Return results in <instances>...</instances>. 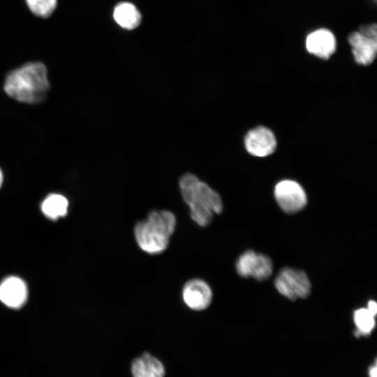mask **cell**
<instances>
[{
	"instance_id": "1",
	"label": "cell",
	"mask_w": 377,
	"mask_h": 377,
	"mask_svg": "<svg viewBox=\"0 0 377 377\" xmlns=\"http://www.w3.org/2000/svg\"><path fill=\"white\" fill-rule=\"evenodd\" d=\"M179 187L184 202L189 208L191 219L199 226H209L214 214L223 208L219 194L192 173H185L179 179Z\"/></svg>"
},
{
	"instance_id": "2",
	"label": "cell",
	"mask_w": 377,
	"mask_h": 377,
	"mask_svg": "<svg viewBox=\"0 0 377 377\" xmlns=\"http://www.w3.org/2000/svg\"><path fill=\"white\" fill-rule=\"evenodd\" d=\"M3 88L9 96L18 101L41 102L50 89L47 68L42 62H27L7 74Z\"/></svg>"
},
{
	"instance_id": "3",
	"label": "cell",
	"mask_w": 377,
	"mask_h": 377,
	"mask_svg": "<svg viewBox=\"0 0 377 377\" xmlns=\"http://www.w3.org/2000/svg\"><path fill=\"white\" fill-rule=\"evenodd\" d=\"M177 225L175 215L168 210L154 209L136 223L133 232L139 248L149 255L164 252Z\"/></svg>"
},
{
	"instance_id": "4",
	"label": "cell",
	"mask_w": 377,
	"mask_h": 377,
	"mask_svg": "<svg viewBox=\"0 0 377 377\" xmlns=\"http://www.w3.org/2000/svg\"><path fill=\"white\" fill-rule=\"evenodd\" d=\"M274 286L281 295L291 300L304 299L311 293V283L305 272L289 267L279 272Z\"/></svg>"
},
{
	"instance_id": "5",
	"label": "cell",
	"mask_w": 377,
	"mask_h": 377,
	"mask_svg": "<svg viewBox=\"0 0 377 377\" xmlns=\"http://www.w3.org/2000/svg\"><path fill=\"white\" fill-rule=\"evenodd\" d=\"M274 195L280 208L288 214L301 211L307 203L305 191L293 180L286 179L277 183Z\"/></svg>"
},
{
	"instance_id": "6",
	"label": "cell",
	"mask_w": 377,
	"mask_h": 377,
	"mask_svg": "<svg viewBox=\"0 0 377 377\" xmlns=\"http://www.w3.org/2000/svg\"><path fill=\"white\" fill-rule=\"evenodd\" d=\"M235 267L239 276L258 281L267 279L273 270L272 262L268 256L251 250L245 251L237 258Z\"/></svg>"
},
{
	"instance_id": "7",
	"label": "cell",
	"mask_w": 377,
	"mask_h": 377,
	"mask_svg": "<svg viewBox=\"0 0 377 377\" xmlns=\"http://www.w3.org/2000/svg\"><path fill=\"white\" fill-rule=\"evenodd\" d=\"M212 290L203 279H191L187 281L182 290V297L186 306L199 311L206 309L212 300Z\"/></svg>"
},
{
	"instance_id": "8",
	"label": "cell",
	"mask_w": 377,
	"mask_h": 377,
	"mask_svg": "<svg viewBox=\"0 0 377 377\" xmlns=\"http://www.w3.org/2000/svg\"><path fill=\"white\" fill-rule=\"evenodd\" d=\"M244 146L250 154L265 157L275 151L276 140L272 131L264 126H258L246 133Z\"/></svg>"
},
{
	"instance_id": "9",
	"label": "cell",
	"mask_w": 377,
	"mask_h": 377,
	"mask_svg": "<svg viewBox=\"0 0 377 377\" xmlns=\"http://www.w3.org/2000/svg\"><path fill=\"white\" fill-rule=\"evenodd\" d=\"M348 42L357 64L367 66L374 61L376 56L377 37L367 36L356 31L349 35Z\"/></svg>"
},
{
	"instance_id": "10",
	"label": "cell",
	"mask_w": 377,
	"mask_h": 377,
	"mask_svg": "<svg viewBox=\"0 0 377 377\" xmlns=\"http://www.w3.org/2000/svg\"><path fill=\"white\" fill-rule=\"evenodd\" d=\"M306 47L311 54L327 59L336 50L335 37L327 29H318L307 36Z\"/></svg>"
},
{
	"instance_id": "11",
	"label": "cell",
	"mask_w": 377,
	"mask_h": 377,
	"mask_svg": "<svg viewBox=\"0 0 377 377\" xmlns=\"http://www.w3.org/2000/svg\"><path fill=\"white\" fill-rule=\"evenodd\" d=\"M27 288L25 283L20 278L10 276L0 285V300L10 308H20L26 302Z\"/></svg>"
},
{
	"instance_id": "12",
	"label": "cell",
	"mask_w": 377,
	"mask_h": 377,
	"mask_svg": "<svg viewBox=\"0 0 377 377\" xmlns=\"http://www.w3.org/2000/svg\"><path fill=\"white\" fill-rule=\"evenodd\" d=\"M131 371L133 377H165V375L163 363L147 352L133 360Z\"/></svg>"
},
{
	"instance_id": "13",
	"label": "cell",
	"mask_w": 377,
	"mask_h": 377,
	"mask_svg": "<svg viewBox=\"0 0 377 377\" xmlns=\"http://www.w3.org/2000/svg\"><path fill=\"white\" fill-rule=\"evenodd\" d=\"M113 18L121 28L132 30L141 23L142 15L137 7L130 2L118 3L113 10Z\"/></svg>"
},
{
	"instance_id": "14",
	"label": "cell",
	"mask_w": 377,
	"mask_h": 377,
	"mask_svg": "<svg viewBox=\"0 0 377 377\" xmlns=\"http://www.w3.org/2000/svg\"><path fill=\"white\" fill-rule=\"evenodd\" d=\"M68 202L60 194H50L43 200L41 209L43 214L51 219H57L67 213Z\"/></svg>"
},
{
	"instance_id": "15",
	"label": "cell",
	"mask_w": 377,
	"mask_h": 377,
	"mask_svg": "<svg viewBox=\"0 0 377 377\" xmlns=\"http://www.w3.org/2000/svg\"><path fill=\"white\" fill-rule=\"evenodd\" d=\"M353 320L356 326V335H368L375 327V315L367 308H360L354 311Z\"/></svg>"
},
{
	"instance_id": "16",
	"label": "cell",
	"mask_w": 377,
	"mask_h": 377,
	"mask_svg": "<svg viewBox=\"0 0 377 377\" xmlns=\"http://www.w3.org/2000/svg\"><path fill=\"white\" fill-rule=\"evenodd\" d=\"M31 13L40 18H47L55 11L58 0H25Z\"/></svg>"
},
{
	"instance_id": "17",
	"label": "cell",
	"mask_w": 377,
	"mask_h": 377,
	"mask_svg": "<svg viewBox=\"0 0 377 377\" xmlns=\"http://www.w3.org/2000/svg\"><path fill=\"white\" fill-rule=\"evenodd\" d=\"M376 29L377 28H376V24H369V25H363L360 27L358 32L367 36L377 37Z\"/></svg>"
},
{
	"instance_id": "18",
	"label": "cell",
	"mask_w": 377,
	"mask_h": 377,
	"mask_svg": "<svg viewBox=\"0 0 377 377\" xmlns=\"http://www.w3.org/2000/svg\"><path fill=\"white\" fill-rule=\"evenodd\" d=\"M368 310L373 313L374 315H376L377 313V304L375 301L370 300L368 302L367 307Z\"/></svg>"
},
{
	"instance_id": "19",
	"label": "cell",
	"mask_w": 377,
	"mask_h": 377,
	"mask_svg": "<svg viewBox=\"0 0 377 377\" xmlns=\"http://www.w3.org/2000/svg\"><path fill=\"white\" fill-rule=\"evenodd\" d=\"M376 367H372L371 369H370V371H369V376L370 377H376Z\"/></svg>"
},
{
	"instance_id": "20",
	"label": "cell",
	"mask_w": 377,
	"mask_h": 377,
	"mask_svg": "<svg viewBox=\"0 0 377 377\" xmlns=\"http://www.w3.org/2000/svg\"><path fill=\"white\" fill-rule=\"evenodd\" d=\"M3 173H2V171L0 169V187L2 185V183H3Z\"/></svg>"
}]
</instances>
